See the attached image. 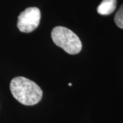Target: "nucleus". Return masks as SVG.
Wrapping results in <instances>:
<instances>
[{
	"instance_id": "obj_1",
	"label": "nucleus",
	"mask_w": 123,
	"mask_h": 123,
	"mask_svg": "<svg viewBox=\"0 0 123 123\" xmlns=\"http://www.w3.org/2000/svg\"><path fill=\"white\" fill-rule=\"evenodd\" d=\"M11 93L18 102L25 105H34L41 100L43 91L36 84L23 77H17L10 82Z\"/></svg>"
},
{
	"instance_id": "obj_2",
	"label": "nucleus",
	"mask_w": 123,
	"mask_h": 123,
	"mask_svg": "<svg viewBox=\"0 0 123 123\" xmlns=\"http://www.w3.org/2000/svg\"><path fill=\"white\" fill-rule=\"evenodd\" d=\"M51 38L55 44L70 55L79 53L82 49L79 37L65 27H54L51 31Z\"/></svg>"
},
{
	"instance_id": "obj_3",
	"label": "nucleus",
	"mask_w": 123,
	"mask_h": 123,
	"mask_svg": "<svg viewBox=\"0 0 123 123\" xmlns=\"http://www.w3.org/2000/svg\"><path fill=\"white\" fill-rule=\"evenodd\" d=\"M40 11L36 7L27 8L18 17L17 27L24 33H30L38 26L40 21Z\"/></svg>"
},
{
	"instance_id": "obj_4",
	"label": "nucleus",
	"mask_w": 123,
	"mask_h": 123,
	"mask_svg": "<svg viewBox=\"0 0 123 123\" xmlns=\"http://www.w3.org/2000/svg\"><path fill=\"white\" fill-rule=\"evenodd\" d=\"M117 0H103L97 8L98 13L101 15H109L114 12Z\"/></svg>"
},
{
	"instance_id": "obj_5",
	"label": "nucleus",
	"mask_w": 123,
	"mask_h": 123,
	"mask_svg": "<svg viewBox=\"0 0 123 123\" xmlns=\"http://www.w3.org/2000/svg\"><path fill=\"white\" fill-rule=\"evenodd\" d=\"M114 21L117 26L123 29V4L120 7L118 12L116 14Z\"/></svg>"
},
{
	"instance_id": "obj_6",
	"label": "nucleus",
	"mask_w": 123,
	"mask_h": 123,
	"mask_svg": "<svg viewBox=\"0 0 123 123\" xmlns=\"http://www.w3.org/2000/svg\"><path fill=\"white\" fill-rule=\"evenodd\" d=\"M68 86H72V84H71V83H69V84H68Z\"/></svg>"
}]
</instances>
